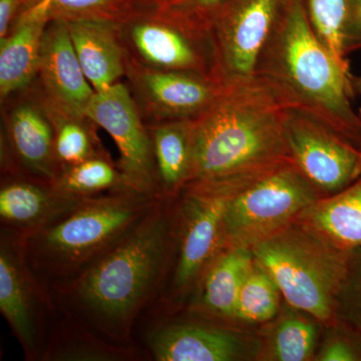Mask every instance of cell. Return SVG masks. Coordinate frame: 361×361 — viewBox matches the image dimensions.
Returning a JSON list of instances; mask_svg holds the SVG:
<instances>
[{
  "label": "cell",
  "mask_w": 361,
  "mask_h": 361,
  "mask_svg": "<svg viewBox=\"0 0 361 361\" xmlns=\"http://www.w3.org/2000/svg\"><path fill=\"white\" fill-rule=\"evenodd\" d=\"M283 111L255 78L224 85L212 106L194 120L193 170L188 185L229 182L290 159Z\"/></svg>",
  "instance_id": "obj_3"
},
{
  "label": "cell",
  "mask_w": 361,
  "mask_h": 361,
  "mask_svg": "<svg viewBox=\"0 0 361 361\" xmlns=\"http://www.w3.org/2000/svg\"><path fill=\"white\" fill-rule=\"evenodd\" d=\"M320 361H353L357 355L351 346L344 341H334L327 343L317 357Z\"/></svg>",
  "instance_id": "obj_32"
},
{
  "label": "cell",
  "mask_w": 361,
  "mask_h": 361,
  "mask_svg": "<svg viewBox=\"0 0 361 361\" xmlns=\"http://www.w3.org/2000/svg\"><path fill=\"white\" fill-rule=\"evenodd\" d=\"M82 199L47 183L9 176L0 189L2 230L25 236L56 219Z\"/></svg>",
  "instance_id": "obj_16"
},
{
  "label": "cell",
  "mask_w": 361,
  "mask_h": 361,
  "mask_svg": "<svg viewBox=\"0 0 361 361\" xmlns=\"http://www.w3.org/2000/svg\"><path fill=\"white\" fill-rule=\"evenodd\" d=\"M317 331L310 320L289 316L279 323L270 348V358L278 361H304L314 353Z\"/></svg>",
  "instance_id": "obj_28"
},
{
  "label": "cell",
  "mask_w": 361,
  "mask_h": 361,
  "mask_svg": "<svg viewBox=\"0 0 361 361\" xmlns=\"http://www.w3.org/2000/svg\"><path fill=\"white\" fill-rule=\"evenodd\" d=\"M47 23L33 7L23 8L11 32L0 39L1 103L32 87L37 80L40 47Z\"/></svg>",
  "instance_id": "obj_19"
},
{
  "label": "cell",
  "mask_w": 361,
  "mask_h": 361,
  "mask_svg": "<svg viewBox=\"0 0 361 361\" xmlns=\"http://www.w3.org/2000/svg\"><path fill=\"white\" fill-rule=\"evenodd\" d=\"M256 264L296 310L329 322L345 280L344 251L294 222L251 249Z\"/></svg>",
  "instance_id": "obj_5"
},
{
  "label": "cell",
  "mask_w": 361,
  "mask_h": 361,
  "mask_svg": "<svg viewBox=\"0 0 361 361\" xmlns=\"http://www.w3.org/2000/svg\"><path fill=\"white\" fill-rule=\"evenodd\" d=\"M254 78L283 108L314 116L361 147V118L351 104L356 77L315 37L304 0H291L259 56Z\"/></svg>",
  "instance_id": "obj_2"
},
{
  "label": "cell",
  "mask_w": 361,
  "mask_h": 361,
  "mask_svg": "<svg viewBox=\"0 0 361 361\" xmlns=\"http://www.w3.org/2000/svg\"><path fill=\"white\" fill-rule=\"evenodd\" d=\"M85 116L113 137L120 152L118 167L130 189L161 196L148 127L127 84L94 92Z\"/></svg>",
  "instance_id": "obj_11"
},
{
  "label": "cell",
  "mask_w": 361,
  "mask_h": 361,
  "mask_svg": "<svg viewBox=\"0 0 361 361\" xmlns=\"http://www.w3.org/2000/svg\"><path fill=\"white\" fill-rule=\"evenodd\" d=\"M130 6V0H40L30 7H35L49 21H118Z\"/></svg>",
  "instance_id": "obj_27"
},
{
  "label": "cell",
  "mask_w": 361,
  "mask_h": 361,
  "mask_svg": "<svg viewBox=\"0 0 361 361\" xmlns=\"http://www.w3.org/2000/svg\"><path fill=\"white\" fill-rule=\"evenodd\" d=\"M179 255L173 274L176 290L189 288L224 249L223 218L231 186L228 183L188 185Z\"/></svg>",
  "instance_id": "obj_13"
},
{
  "label": "cell",
  "mask_w": 361,
  "mask_h": 361,
  "mask_svg": "<svg viewBox=\"0 0 361 361\" xmlns=\"http://www.w3.org/2000/svg\"><path fill=\"white\" fill-rule=\"evenodd\" d=\"M118 30L126 56L137 65L216 78L208 32L149 11H128L118 20Z\"/></svg>",
  "instance_id": "obj_8"
},
{
  "label": "cell",
  "mask_w": 361,
  "mask_h": 361,
  "mask_svg": "<svg viewBox=\"0 0 361 361\" xmlns=\"http://www.w3.org/2000/svg\"><path fill=\"white\" fill-rule=\"evenodd\" d=\"M163 199L134 190L89 197L40 229L20 235L35 279L45 292L70 281L133 231Z\"/></svg>",
  "instance_id": "obj_4"
},
{
  "label": "cell",
  "mask_w": 361,
  "mask_h": 361,
  "mask_svg": "<svg viewBox=\"0 0 361 361\" xmlns=\"http://www.w3.org/2000/svg\"><path fill=\"white\" fill-rule=\"evenodd\" d=\"M52 186L78 198L132 190L120 169L111 163L108 155L94 157L63 169Z\"/></svg>",
  "instance_id": "obj_24"
},
{
  "label": "cell",
  "mask_w": 361,
  "mask_h": 361,
  "mask_svg": "<svg viewBox=\"0 0 361 361\" xmlns=\"http://www.w3.org/2000/svg\"><path fill=\"white\" fill-rule=\"evenodd\" d=\"M224 1L225 0H149L145 6L133 11H154L190 27L208 32L211 18Z\"/></svg>",
  "instance_id": "obj_29"
},
{
  "label": "cell",
  "mask_w": 361,
  "mask_h": 361,
  "mask_svg": "<svg viewBox=\"0 0 361 361\" xmlns=\"http://www.w3.org/2000/svg\"><path fill=\"white\" fill-rule=\"evenodd\" d=\"M159 361H233L245 356V341L230 330L202 325H171L152 337Z\"/></svg>",
  "instance_id": "obj_18"
},
{
  "label": "cell",
  "mask_w": 361,
  "mask_h": 361,
  "mask_svg": "<svg viewBox=\"0 0 361 361\" xmlns=\"http://www.w3.org/2000/svg\"><path fill=\"white\" fill-rule=\"evenodd\" d=\"M289 157L323 195L338 193L361 176V147L314 116L284 108Z\"/></svg>",
  "instance_id": "obj_9"
},
{
  "label": "cell",
  "mask_w": 361,
  "mask_h": 361,
  "mask_svg": "<svg viewBox=\"0 0 361 361\" xmlns=\"http://www.w3.org/2000/svg\"><path fill=\"white\" fill-rule=\"evenodd\" d=\"M225 183L231 194L223 218L224 249L251 250L323 197L291 159Z\"/></svg>",
  "instance_id": "obj_6"
},
{
  "label": "cell",
  "mask_w": 361,
  "mask_h": 361,
  "mask_svg": "<svg viewBox=\"0 0 361 361\" xmlns=\"http://www.w3.org/2000/svg\"><path fill=\"white\" fill-rule=\"evenodd\" d=\"M254 265L250 249H223L207 268L202 291V303L206 310L235 318L240 291Z\"/></svg>",
  "instance_id": "obj_22"
},
{
  "label": "cell",
  "mask_w": 361,
  "mask_h": 361,
  "mask_svg": "<svg viewBox=\"0 0 361 361\" xmlns=\"http://www.w3.org/2000/svg\"><path fill=\"white\" fill-rule=\"evenodd\" d=\"M304 4L315 37L339 65L349 70L344 51L348 0H304Z\"/></svg>",
  "instance_id": "obj_25"
},
{
  "label": "cell",
  "mask_w": 361,
  "mask_h": 361,
  "mask_svg": "<svg viewBox=\"0 0 361 361\" xmlns=\"http://www.w3.org/2000/svg\"><path fill=\"white\" fill-rule=\"evenodd\" d=\"M295 222L341 250L361 248V176L338 193L318 199Z\"/></svg>",
  "instance_id": "obj_20"
},
{
  "label": "cell",
  "mask_w": 361,
  "mask_h": 361,
  "mask_svg": "<svg viewBox=\"0 0 361 361\" xmlns=\"http://www.w3.org/2000/svg\"><path fill=\"white\" fill-rule=\"evenodd\" d=\"M85 77L96 92L120 82L126 75V51L118 21H66Z\"/></svg>",
  "instance_id": "obj_17"
},
{
  "label": "cell",
  "mask_w": 361,
  "mask_h": 361,
  "mask_svg": "<svg viewBox=\"0 0 361 361\" xmlns=\"http://www.w3.org/2000/svg\"><path fill=\"white\" fill-rule=\"evenodd\" d=\"M128 87L147 125L195 120L219 97L217 78L189 71L145 68L126 56Z\"/></svg>",
  "instance_id": "obj_12"
},
{
  "label": "cell",
  "mask_w": 361,
  "mask_h": 361,
  "mask_svg": "<svg viewBox=\"0 0 361 361\" xmlns=\"http://www.w3.org/2000/svg\"><path fill=\"white\" fill-rule=\"evenodd\" d=\"M355 89H356V92H361V78H356ZM360 116L361 118V110H360Z\"/></svg>",
  "instance_id": "obj_34"
},
{
  "label": "cell",
  "mask_w": 361,
  "mask_h": 361,
  "mask_svg": "<svg viewBox=\"0 0 361 361\" xmlns=\"http://www.w3.org/2000/svg\"><path fill=\"white\" fill-rule=\"evenodd\" d=\"M171 232L164 198L127 236L56 291L90 327L126 342L163 276Z\"/></svg>",
  "instance_id": "obj_1"
},
{
  "label": "cell",
  "mask_w": 361,
  "mask_h": 361,
  "mask_svg": "<svg viewBox=\"0 0 361 361\" xmlns=\"http://www.w3.org/2000/svg\"><path fill=\"white\" fill-rule=\"evenodd\" d=\"M280 295L274 280L255 263L240 291L235 318L246 322H268L277 314Z\"/></svg>",
  "instance_id": "obj_26"
},
{
  "label": "cell",
  "mask_w": 361,
  "mask_h": 361,
  "mask_svg": "<svg viewBox=\"0 0 361 361\" xmlns=\"http://www.w3.org/2000/svg\"><path fill=\"white\" fill-rule=\"evenodd\" d=\"M291 0H225L209 23L216 78L224 85L254 78L259 56Z\"/></svg>",
  "instance_id": "obj_7"
},
{
  "label": "cell",
  "mask_w": 361,
  "mask_h": 361,
  "mask_svg": "<svg viewBox=\"0 0 361 361\" xmlns=\"http://www.w3.org/2000/svg\"><path fill=\"white\" fill-rule=\"evenodd\" d=\"M39 92L54 126L56 158L61 171L87 159L106 155L96 134V123L87 116L61 111Z\"/></svg>",
  "instance_id": "obj_23"
},
{
  "label": "cell",
  "mask_w": 361,
  "mask_h": 361,
  "mask_svg": "<svg viewBox=\"0 0 361 361\" xmlns=\"http://www.w3.org/2000/svg\"><path fill=\"white\" fill-rule=\"evenodd\" d=\"M161 196H173L191 180L194 160V120L149 123Z\"/></svg>",
  "instance_id": "obj_21"
},
{
  "label": "cell",
  "mask_w": 361,
  "mask_h": 361,
  "mask_svg": "<svg viewBox=\"0 0 361 361\" xmlns=\"http://www.w3.org/2000/svg\"><path fill=\"white\" fill-rule=\"evenodd\" d=\"M361 49V0H348L344 51L346 54Z\"/></svg>",
  "instance_id": "obj_30"
},
{
  "label": "cell",
  "mask_w": 361,
  "mask_h": 361,
  "mask_svg": "<svg viewBox=\"0 0 361 361\" xmlns=\"http://www.w3.org/2000/svg\"><path fill=\"white\" fill-rule=\"evenodd\" d=\"M149 1V0H130V11H132V9L139 8V7L145 6V4Z\"/></svg>",
  "instance_id": "obj_33"
},
{
  "label": "cell",
  "mask_w": 361,
  "mask_h": 361,
  "mask_svg": "<svg viewBox=\"0 0 361 361\" xmlns=\"http://www.w3.org/2000/svg\"><path fill=\"white\" fill-rule=\"evenodd\" d=\"M39 1H40V0H25V6H23V8H25V7L35 6V4H37Z\"/></svg>",
  "instance_id": "obj_35"
},
{
  "label": "cell",
  "mask_w": 361,
  "mask_h": 361,
  "mask_svg": "<svg viewBox=\"0 0 361 361\" xmlns=\"http://www.w3.org/2000/svg\"><path fill=\"white\" fill-rule=\"evenodd\" d=\"M35 84L61 111L85 116L96 90L85 77L65 20H51L45 26Z\"/></svg>",
  "instance_id": "obj_15"
},
{
  "label": "cell",
  "mask_w": 361,
  "mask_h": 361,
  "mask_svg": "<svg viewBox=\"0 0 361 361\" xmlns=\"http://www.w3.org/2000/svg\"><path fill=\"white\" fill-rule=\"evenodd\" d=\"M47 293L30 269L20 235L1 231L0 311L30 360L42 351Z\"/></svg>",
  "instance_id": "obj_14"
},
{
  "label": "cell",
  "mask_w": 361,
  "mask_h": 361,
  "mask_svg": "<svg viewBox=\"0 0 361 361\" xmlns=\"http://www.w3.org/2000/svg\"><path fill=\"white\" fill-rule=\"evenodd\" d=\"M25 6V0H0V39L11 32Z\"/></svg>",
  "instance_id": "obj_31"
},
{
  "label": "cell",
  "mask_w": 361,
  "mask_h": 361,
  "mask_svg": "<svg viewBox=\"0 0 361 361\" xmlns=\"http://www.w3.org/2000/svg\"><path fill=\"white\" fill-rule=\"evenodd\" d=\"M1 104V160L6 172L54 184L61 169L56 158L54 126L39 90L33 84Z\"/></svg>",
  "instance_id": "obj_10"
}]
</instances>
